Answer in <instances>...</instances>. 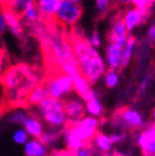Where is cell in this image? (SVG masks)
<instances>
[{
	"instance_id": "cell-1",
	"label": "cell",
	"mask_w": 155,
	"mask_h": 156,
	"mask_svg": "<svg viewBox=\"0 0 155 156\" xmlns=\"http://www.w3.org/2000/svg\"><path fill=\"white\" fill-rule=\"evenodd\" d=\"M45 80V69L20 62L10 65L0 85L2 95L0 100V116L17 108H28L27 99L35 88Z\"/></svg>"
},
{
	"instance_id": "cell-2",
	"label": "cell",
	"mask_w": 155,
	"mask_h": 156,
	"mask_svg": "<svg viewBox=\"0 0 155 156\" xmlns=\"http://www.w3.org/2000/svg\"><path fill=\"white\" fill-rule=\"evenodd\" d=\"M73 49L78 69L91 85L97 83L105 73V64L99 52L90 44L89 39L81 29L74 28L67 34Z\"/></svg>"
},
{
	"instance_id": "cell-3",
	"label": "cell",
	"mask_w": 155,
	"mask_h": 156,
	"mask_svg": "<svg viewBox=\"0 0 155 156\" xmlns=\"http://www.w3.org/2000/svg\"><path fill=\"white\" fill-rule=\"evenodd\" d=\"M49 90V95L53 99L61 100L64 97L73 92V80L68 75L64 73L52 74L45 77Z\"/></svg>"
},
{
	"instance_id": "cell-4",
	"label": "cell",
	"mask_w": 155,
	"mask_h": 156,
	"mask_svg": "<svg viewBox=\"0 0 155 156\" xmlns=\"http://www.w3.org/2000/svg\"><path fill=\"white\" fill-rule=\"evenodd\" d=\"M82 15V7L79 3L63 0L54 15L53 20L56 24L62 26H74Z\"/></svg>"
},
{
	"instance_id": "cell-5",
	"label": "cell",
	"mask_w": 155,
	"mask_h": 156,
	"mask_svg": "<svg viewBox=\"0 0 155 156\" xmlns=\"http://www.w3.org/2000/svg\"><path fill=\"white\" fill-rule=\"evenodd\" d=\"M112 122L123 129H139L144 126L142 114L130 107H124L114 112Z\"/></svg>"
},
{
	"instance_id": "cell-6",
	"label": "cell",
	"mask_w": 155,
	"mask_h": 156,
	"mask_svg": "<svg viewBox=\"0 0 155 156\" xmlns=\"http://www.w3.org/2000/svg\"><path fill=\"white\" fill-rule=\"evenodd\" d=\"M0 10H1L3 17H5V24L9 27L13 36L22 44H25L26 37H25L24 34V27H23L22 20L19 16V14H16L13 11V9L8 5L5 0H0Z\"/></svg>"
},
{
	"instance_id": "cell-7",
	"label": "cell",
	"mask_w": 155,
	"mask_h": 156,
	"mask_svg": "<svg viewBox=\"0 0 155 156\" xmlns=\"http://www.w3.org/2000/svg\"><path fill=\"white\" fill-rule=\"evenodd\" d=\"M128 37V32H127L125 24L123 22V17L121 15H115L113 17L110 25V29L107 32V40L110 44H117L119 47H124L126 39Z\"/></svg>"
},
{
	"instance_id": "cell-8",
	"label": "cell",
	"mask_w": 155,
	"mask_h": 156,
	"mask_svg": "<svg viewBox=\"0 0 155 156\" xmlns=\"http://www.w3.org/2000/svg\"><path fill=\"white\" fill-rule=\"evenodd\" d=\"M137 143L144 156H155V124H150L139 133Z\"/></svg>"
},
{
	"instance_id": "cell-9",
	"label": "cell",
	"mask_w": 155,
	"mask_h": 156,
	"mask_svg": "<svg viewBox=\"0 0 155 156\" xmlns=\"http://www.w3.org/2000/svg\"><path fill=\"white\" fill-rule=\"evenodd\" d=\"M64 112L68 119L80 120L86 115V107L84 105V100L79 97H70L63 100Z\"/></svg>"
},
{
	"instance_id": "cell-10",
	"label": "cell",
	"mask_w": 155,
	"mask_h": 156,
	"mask_svg": "<svg viewBox=\"0 0 155 156\" xmlns=\"http://www.w3.org/2000/svg\"><path fill=\"white\" fill-rule=\"evenodd\" d=\"M63 0H37L44 23H51Z\"/></svg>"
},
{
	"instance_id": "cell-11",
	"label": "cell",
	"mask_w": 155,
	"mask_h": 156,
	"mask_svg": "<svg viewBox=\"0 0 155 156\" xmlns=\"http://www.w3.org/2000/svg\"><path fill=\"white\" fill-rule=\"evenodd\" d=\"M123 22L125 24L127 32H131L133 28H136L137 26H139L142 23L146 22V16L142 14L140 10H138L137 8H132V9L126 10V12L123 14Z\"/></svg>"
},
{
	"instance_id": "cell-12",
	"label": "cell",
	"mask_w": 155,
	"mask_h": 156,
	"mask_svg": "<svg viewBox=\"0 0 155 156\" xmlns=\"http://www.w3.org/2000/svg\"><path fill=\"white\" fill-rule=\"evenodd\" d=\"M121 49L123 47H119L117 44H109L106 47V53H105V61L109 66V69L116 71L119 69L121 58Z\"/></svg>"
},
{
	"instance_id": "cell-13",
	"label": "cell",
	"mask_w": 155,
	"mask_h": 156,
	"mask_svg": "<svg viewBox=\"0 0 155 156\" xmlns=\"http://www.w3.org/2000/svg\"><path fill=\"white\" fill-rule=\"evenodd\" d=\"M49 95V90L48 87H47L46 81H42L40 83L34 90L31 92V94L28 95V99H27V106L31 107L33 105H38L41 101H44L45 99H47Z\"/></svg>"
},
{
	"instance_id": "cell-14",
	"label": "cell",
	"mask_w": 155,
	"mask_h": 156,
	"mask_svg": "<svg viewBox=\"0 0 155 156\" xmlns=\"http://www.w3.org/2000/svg\"><path fill=\"white\" fill-rule=\"evenodd\" d=\"M41 117H42V119H44L49 126L56 127V128L64 127L66 122H67V116H66L65 112H64V108L50 112Z\"/></svg>"
},
{
	"instance_id": "cell-15",
	"label": "cell",
	"mask_w": 155,
	"mask_h": 156,
	"mask_svg": "<svg viewBox=\"0 0 155 156\" xmlns=\"http://www.w3.org/2000/svg\"><path fill=\"white\" fill-rule=\"evenodd\" d=\"M62 108H64L63 101L53 99L51 97H48L37 105V112L38 114H40V116H44V115L56 110H62Z\"/></svg>"
},
{
	"instance_id": "cell-16",
	"label": "cell",
	"mask_w": 155,
	"mask_h": 156,
	"mask_svg": "<svg viewBox=\"0 0 155 156\" xmlns=\"http://www.w3.org/2000/svg\"><path fill=\"white\" fill-rule=\"evenodd\" d=\"M136 44V38L131 35H128L126 39V42L124 44L123 49H121V64H119V69L125 68L129 64L131 60V55H132L133 48Z\"/></svg>"
},
{
	"instance_id": "cell-17",
	"label": "cell",
	"mask_w": 155,
	"mask_h": 156,
	"mask_svg": "<svg viewBox=\"0 0 155 156\" xmlns=\"http://www.w3.org/2000/svg\"><path fill=\"white\" fill-rule=\"evenodd\" d=\"M25 130H26V133L29 136H35L38 139L39 136H41V133L44 132V126L40 122L39 118L37 116L33 114H29L28 119L26 120V122L24 124Z\"/></svg>"
},
{
	"instance_id": "cell-18",
	"label": "cell",
	"mask_w": 155,
	"mask_h": 156,
	"mask_svg": "<svg viewBox=\"0 0 155 156\" xmlns=\"http://www.w3.org/2000/svg\"><path fill=\"white\" fill-rule=\"evenodd\" d=\"M64 129H65L63 132L64 140H65V143H66V146H67L68 151L75 153L77 150L81 149V147H84V146H89L86 143H84L80 139H78L77 136H76V134L74 133L70 129H68V128H64Z\"/></svg>"
},
{
	"instance_id": "cell-19",
	"label": "cell",
	"mask_w": 155,
	"mask_h": 156,
	"mask_svg": "<svg viewBox=\"0 0 155 156\" xmlns=\"http://www.w3.org/2000/svg\"><path fill=\"white\" fill-rule=\"evenodd\" d=\"M63 130L61 129V128H56V127H50V128H48V129L46 130V131H44L42 133H41V136H39L38 141L41 142V143L44 144L45 146L46 145H50V144H52L53 142H56V140L60 138L61 136H62V133H63Z\"/></svg>"
},
{
	"instance_id": "cell-20",
	"label": "cell",
	"mask_w": 155,
	"mask_h": 156,
	"mask_svg": "<svg viewBox=\"0 0 155 156\" xmlns=\"http://www.w3.org/2000/svg\"><path fill=\"white\" fill-rule=\"evenodd\" d=\"M72 80H73L74 91L77 93L78 97L84 99V98L87 95V93L90 91V89H91V88H90V83L86 80L85 77H84L81 74L73 77L72 78Z\"/></svg>"
},
{
	"instance_id": "cell-21",
	"label": "cell",
	"mask_w": 155,
	"mask_h": 156,
	"mask_svg": "<svg viewBox=\"0 0 155 156\" xmlns=\"http://www.w3.org/2000/svg\"><path fill=\"white\" fill-rule=\"evenodd\" d=\"M25 156H46V147L38 140H31L25 144Z\"/></svg>"
},
{
	"instance_id": "cell-22",
	"label": "cell",
	"mask_w": 155,
	"mask_h": 156,
	"mask_svg": "<svg viewBox=\"0 0 155 156\" xmlns=\"http://www.w3.org/2000/svg\"><path fill=\"white\" fill-rule=\"evenodd\" d=\"M86 111L89 113L90 116L96 117V118L102 116V114H103V106H102V103L100 102L99 97L90 99L89 101L86 102Z\"/></svg>"
},
{
	"instance_id": "cell-23",
	"label": "cell",
	"mask_w": 155,
	"mask_h": 156,
	"mask_svg": "<svg viewBox=\"0 0 155 156\" xmlns=\"http://www.w3.org/2000/svg\"><path fill=\"white\" fill-rule=\"evenodd\" d=\"M92 142H95L96 146L103 153H107L112 150V142L110 140V136L100 131L96 134L95 139Z\"/></svg>"
},
{
	"instance_id": "cell-24",
	"label": "cell",
	"mask_w": 155,
	"mask_h": 156,
	"mask_svg": "<svg viewBox=\"0 0 155 156\" xmlns=\"http://www.w3.org/2000/svg\"><path fill=\"white\" fill-rule=\"evenodd\" d=\"M131 3L138 10H140L142 14L148 20L150 14V9L155 3V0H131Z\"/></svg>"
},
{
	"instance_id": "cell-25",
	"label": "cell",
	"mask_w": 155,
	"mask_h": 156,
	"mask_svg": "<svg viewBox=\"0 0 155 156\" xmlns=\"http://www.w3.org/2000/svg\"><path fill=\"white\" fill-rule=\"evenodd\" d=\"M10 56L5 47H0V79L2 78L3 74L5 73L8 68L10 67Z\"/></svg>"
},
{
	"instance_id": "cell-26",
	"label": "cell",
	"mask_w": 155,
	"mask_h": 156,
	"mask_svg": "<svg viewBox=\"0 0 155 156\" xmlns=\"http://www.w3.org/2000/svg\"><path fill=\"white\" fill-rule=\"evenodd\" d=\"M118 74L116 73V71H109L105 73V77H104V80H105V85H106L107 88H114L115 86L118 83Z\"/></svg>"
},
{
	"instance_id": "cell-27",
	"label": "cell",
	"mask_w": 155,
	"mask_h": 156,
	"mask_svg": "<svg viewBox=\"0 0 155 156\" xmlns=\"http://www.w3.org/2000/svg\"><path fill=\"white\" fill-rule=\"evenodd\" d=\"M29 114L24 112H15L11 115V117L9 118V122H12V124H20V125H23L26 122V120L28 119Z\"/></svg>"
},
{
	"instance_id": "cell-28",
	"label": "cell",
	"mask_w": 155,
	"mask_h": 156,
	"mask_svg": "<svg viewBox=\"0 0 155 156\" xmlns=\"http://www.w3.org/2000/svg\"><path fill=\"white\" fill-rule=\"evenodd\" d=\"M13 139H14V141L16 142V143L19 144H24L26 143L27 141V133L26 131H24V130H17V131H15L14 136H13Z\"/></svg>"
},
{
	"instance_id": "cell-29",
	"label": "cell",
	"mask_w": 155,
	"mask_h": 156,
	"mask_svg": "<svg viewBox=\"0 0 155 156\" xmlns=\"http://www.w3.org/2000/svg\"><path fill=\"white\" fill-rule=\"evenodd\" d=\"M88 39H89L90 44H91L95 49L101 46V38H100V35L97 30H93L91 36H90V38H88Z\"/></svg>"
},
{
	"instance_id": "cell-30",
	"label": "cell",
	"mask_w": 155,
	"mask_h": 156,
	"mask_svg": "<svg viewBox=\"0 0 155 156\" xmlns=\"http://www.w3.org/2000/svg\"><path fill=\"white\" fill-rule=\"evenodd\" d=\"M126 134L125 133H113L110 136V140H111L112 144L113 143H121V141H124Z\"/></svg>"
},
{
	"instance_id": "cell-31",
	"label": "cell",
	"mask_w": 155,
	"mask_h": 156,
	"mask_svg": "<svg viewBox=\"0 0 155 156\" xmlns=\"http://www.w3.org/2000/svg\"><path fill=\"white\" fill-rule=\"evenodd\" d=\"M49 156H75V154L68 150H58V151L51 152Z\"/></svg>"
},
{
	"instance_id": "cell-32",
	"label": "cell",
	"mask_w": 155,
	"mask_h": 156,
	"mask_svg": "<svg viewBox=\"0 0 155 156\" xmlns=\"http://www.w3.org/2000/svg\"><path fill=\"white\" fill-rule=\"evenodd\" d=\"M150 80H151L150 76H146V77L143 78V80L141 81V83H140V89H139V91H140V92H143V91H144L146 88H148Z\"/></svg>"
},
{
	"instance_id": "cell-33",
	"label": "cell",
	"mask_w": 155,
	"mask_h": 156,
	"mask_svg": "<svg viewBox=\"0 0 155 156\" xmlns=\"http://www.w3.org/2000/svg\"><path fill=\"white\" fill-rule=\"evenodd\" d=\"M5 27H7V24H5L2 12H1V10H0V36L3 35V33H5Z\"/></svg>"
},
{
	"instance_id": "cell-34",
	"label": "cell",
	"mask_w": 155,
	"mask_h": 156,
	"mask_svg": "<svg viewBox=\"0 0 155 156\" xmlns=\"http://www.w3.org/2000/svg\"><path fill=\"white\" fill-rule=\"evenodd\" d=\"M149 37H150V39L152 41L155 40V23L151 25V27L149 28Z\"/></svg>"
},
{
	"instance_id": "cell-35",
	"label": "cell",
	"mask_w": 155,
	"mask_h": 156,
	"mask_svg": "<svg viewBox=\"0 0 155 156\" xmlns=\"http://www.w3.org/2000/svg\"><path fill=\"white\" fill-rule=\"evenodd\" d=\"M114 1L118 5H128L131 3V0H114Z\"/></svg>"
},
{
	"instance_id": "cell-36",
	"label": "cell",
	"mask_w": 155,
	"mask_h": 156,
	"mask_svg": "<svg viewBox=\"0 0 155 156\" xmlns=\"http://www.w3.org/2000/svg\"><path fill=\"white\" fill-rule=\"evenodd\" d=\"M68 1H72V2H75V3H79L80 0H68Z\"/></svg>"
},
{
	"instance_id": "cell-37",
	"label": "cell",
	"mask_w": 155,
	"mask_h": 156,
	"mask_svg": "<svg viewBox=\"0 0 155 156\" xmlns=\"http://www.w3.org/2000/svg\"><path fill=\"white\" fill-rule=\"evenodd\" d=\"M153 118H154V120H155V108H154V111H153Z\"/></svg>"
}]
</instances>
